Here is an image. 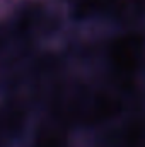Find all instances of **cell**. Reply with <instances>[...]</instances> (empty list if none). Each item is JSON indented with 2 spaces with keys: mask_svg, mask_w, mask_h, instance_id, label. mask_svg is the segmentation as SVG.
Instances as JSON below:
<instances>
[{
  "mask_svg": "<svg viewBox=\"0 0 145 147\" xmlns=\"http://www.w3.org/2000/svg\"><path fill=\"white\" fill-rule=\"evenodd\" d=\"M114 147H145V118H132L119 127Z\"/></svg>",
  "mask_w": 145,
  "mask_h": 147,
  "instance_id": "3957f363",
  "label": "cell"
},
{
  "mask_svg": "<svg viewBox=\"0 0 145 147\" xmlns=\"http://www.w3.org/2000/svg\"><path fill=\"white\" fill-rule=\"evenodd\" d=\"M145 62V33L123 31L104 46V63L116 86H132L138 80Z\"/></svg>",
  "mask_w": 145,
  "mask_h": 147,
  "instance_id": "6da1fadb",
  "label": "cell"
},
{
  "mask_svg": "<svg viewBox=\"0 0 145 147\" xmlns=\"http://www.w3.org/2000/svg\"><path fill=\"white\" fill-rule=\"evenodd\" d=\"M31 147H67V140L58 128L41 127L31 142Z\"/></svg>",
  "mask_w": 145,
  "mask_h": 147,
  "instance_id": "277c9868",
  "label": "cell"
},
{
  "mask_svg": "<svg viewBox=\"0 0 145 147\" xmlns=\"http://www.w3.org/2000/svg\"><path fill=\"white\" fill-rule=\"evenodd\" d=\"M126 113V99L116 89H96L79 98L73 118L85 130H97L114 125Z\"/></svg>",
  "mask_w": 145,
  "mask_h": 147,
  "instance_id": "7a4b0ae2",
  "label": "cell"
},
{
  "mask_svg": "<svg viewBox=\"0 0 145 147\" xmlns=\"http://www.w3.org/2000/svg\"><path fill=\"white\" fill-rule=\"evenodd\" d=\"M0 147H2V144H0Z\"/></svg>",
  "mask_w": 145,
  "mask_h": 147,
  "instance_id": "8992f818",
  "label": "cell"
},
{
  "mask_svg": "<svg viewBox=\"0 0 145 147\" xmlns=\"http://www.w3.org/2000/svg\"><path fill=\"white\" fill-rule=\"evenodd\" d=\"M138 82L142 84V87L145 91V62H144V67H142V72H140V77H138Z\"/></svg>",
  "mask_w": 145,
  "mask_h": 147,
  "instance_id": "5b68a950",
  "label": "cell"
}]
</instances>
